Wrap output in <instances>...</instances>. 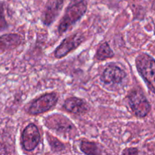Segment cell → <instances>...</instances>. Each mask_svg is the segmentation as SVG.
Here are the masks:
<instances>
[{
    "label": "cell",
    "mask_w": 155,
    "mask_h": 155,
    "mask_svg": "<svg viewBox=\"0 0 155 155\" xmlns=\"http://www.w3.org/2000/svg\"><path fill=\"white\" fill-rule=\"evenodd\" d=\"M87 10V2L86 0H72L67 8L64 15L58 26L59 33H65L70 27L77 23Z\"/></svg>",
    "instance_id": "obj_1"
},
{
    "label": "cell",
    "mask_w": 155,
    "mask_h": 155,
    "mask_svg": "<svg viewBox=\"0 0 155 155\" xmlns=\"http://www.w3.org/2000/svg\"><path fill=\"white\" fill-rule=\"evenodd\" d=\"M136 66L148 89L155 94V60L148 54L142 53L137 56Z\"/></svg>",
    "instance_id": "obj_2"
},
{
    "label": "cell",
    "mask_w": 155,
    "mask_h": 155,
    "mask_svg": "<svg viewBox=\"0 0 155 155\" xmlns=\"http://www.w3.org/2000/svg\"><path fill=\"white\" fill-rule=\"evenodd\" d=\"M129 104L132 110L139 117H145L151 110V104L140 89H133L128 94Z\"/></svg>",
    "instance_id": "obj_3"
},
{
    "label": "cell",
    "mask_w": 155,
    "mask_h": 155,
    "mask_svg": "<svg viewBox=\"0 0 155 155\" xmlns=\"http://www.w3.org/2000/svg\"><path fill=\"white\" fill-rule=\"evenodd\" d=\"M58 96L54 92L46 93L34 100L26 108V111L31 115H38L51 110L57 104Z\"/></svg>",
    "instance_id": "obj_4"
},
{
    "label": "cell",
    "mask_w": 155,
    "mask_h": 155,
    "mask_svg": "<svg viewBox=\"0 0 155 155\" xmlns=\"http://www.w3.org/2000/svg\"><path fill=\"white\" fill-rule=\"evenodd\" d=\"M47 127L60 133L72 135L75 130L74 125L65 117L59 114L52 115L45 119Z\"/></svg>",
    "instance_id": "obj_5"
},
{
    "label": "cell",
    "mask_w": 155,
    "mask_h": 155,
    "mask_svg": "<svg viewBox=\"0 0 155 155\" xmlns=\"http://www.w3.org/2000/svg\"><path fill=\"white\" fill-rule=\"evenodd\" d=\"M40 142L39 129L34 124H30L25 127L21 134V144L27 151H32L37 147Z\"/></svg>",
    "instance_id": "obj_6"
},
{
    "label": "cell",
    "mask_w": 155,
    "mask_h": 155,
    "mask_svg": "<svg viewBox=\"0 0 155 155\" xmlns=\"http://www.w3.org/2000/svg\"><path fill=\"white\" fill-rule=\"evenodd\" d=\"M84 40V37L80 33H77L65 38L61 43L58 46L54 51V54L56 58H61L64 57L71 51L77 48L81 45Z\"/></svg>",
    "instance_id": "obj_7"
},
{
    "label": "cell",
    "mask_w": 155,
    "mask_h": 155,
    "mask_svg": "<svg viewBox=\"0 0 155 155\" xmlns=\"http://www.w3.org/2000/svg\"><path fill=\"white\" fill-rule=\"evenodd\" d=\"M127 74L124 70L116 65H108L104 70L101 80L106 84H118L120 83Z\"/></svg>",
    "instance_id": "obj_8"
},
{
    "label": "cell",
    "mask_w": 155,
    "mask_h": 155,
    "mask_svg": "<svg viewBox=\"0 0 155 155\" xmlns=\"http://www.w3.org/2000/svg\"><path fill=\"white\" fill-rule=\"evenodd\" d=\"M63 6V0H49L47 2L42 15V21L46 26H49L55 20Z\"/></svg>",
    "instance_id": "obj_9"
},
{
    "label": "cell",
    "mask_w": 155,
    "mask_h": 155,
    "mask_svg": "<svg viewBox=\"0 0 155 155\" xmlns=\"http://www.w3.org/2000/svg\"><path fill=\"white\" fill-rule=\"evenodd\" d=\"M64 108L74 114H83L89 110V107L84 100L77 97L68 98L63 104Z\"/></svg>",
    "instance_id": "obj_10"
},
{
    "label": "cell",
    "mask_w": 155,
    "mask_h": 155,
    "mask_svg": "<svg viewBox=\"0 0 155 155\" xmlns=\"http://www.w3.org/2000/svg\"><path fill=\"white\" fill-rule=\"evenodd\" d=\"M23 42V37L17 33H8L0 36V53L14 49Z\"/></svg>",
    "instance_id": "obj_11"
},
{
    "label": "cell",
    "mask_w": 155,
    "mask_h": 155,
    "mask_svg": "<svg viewBox=\"0 0 155 155\" xmlns=\"http://www.w3.org/2000/svg\"><path fill=\"white\" fill-rule=\"evenodd\" d=\"M114 56V53L107 42H104L100 45L95 54V58L98 61H104L106 59L111 58Z\"/></svg>",
    "instance_id": "obj_12"
},
{
    "label": "cell",
    "mask_w": 155,
    "mask_h": 155,
    "mask_svg": "<svg viewBox=\"0 0 155 155\" xmlns=\"http://www.w3.org/2000/svg\"><path fill=\"white\" fill-rule=\"evenodd\" d=\"M80 148L86 155H99L100 150L95 143L89 141H82L80 144Z\"/></svg>",
    "instance_id": "obj_13"
},
{
    "label": "cell",
    "mask_w": 155,
    "mask_h": 155,
    "mask_svg": "<svg viewBox=\"0 0 155 155\" xmlns=\"http://www.w3.org/2000/svg\"><path fill=\"white\" fill-rule=\"evenodd\" d=\"M47 138H48L47 139H48V142H49L50 146L51 147L52 150H54V151H62L63 149H64V144L61 143L58 139L53 137L51 135H47Z\"/></svg>",
    "instance_id": "obj_14"
},
{
    "label": "cell",
    "mask_w": 155,
    "mask_h": 155,
    "mask_svg": "<svg viewBox=\"0 0 155 155\" xmlns=\"http://www.w3.org/2000/svg\"><path fill=\"white\" fill-rule=\"evenodd\" d=\"M8 27V24L5 16L4 5L0 2V32L7 30Z\"/></svg>",
    "instance_id": "obj_15"
},
{
    "label": "cell",
    "mask_w": 155,
    "mask_h": 155,
    "mask_svg": "<svg viewBox=\"0 0 155 155\" xmlns=\"http://www.w3.org/2000/svg\"><path fill=\"white\" fill-rule=\"evenodd\" d=\"M139 151L136 148H127L124 150L121 155H138Z\"/></svg>",
    "instance_id": "obj_16"
}]
</instances>
